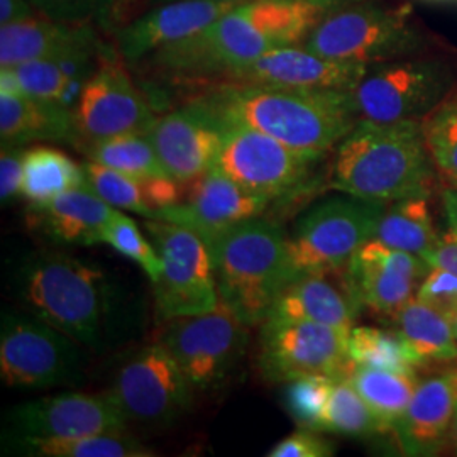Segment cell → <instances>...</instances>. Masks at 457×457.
Wrapping results in <instances>:
<instances>
[{"mask_svg":"<svg viewBox=\"0 0 457 457\" xmlns=\"http://www.w3.org/2000/svg\"><path fill=\"white\" fill-rule=\"evenodd\" d=\"M146 134L164 171L185 185L215 166L224 126L207 109L190 100L177 111L156 115Z\"/></svg>","mask_w":457,"mask_h":457,"instance_id":"obj_17","label":"cell"},{"mask_svg":"<svg viewBox=\"0 0 457 457\" xmlns=\"http://www.w3.org/2000/svg\"><path fill=\"white\" fill-rule=\"evenodd\" d=\"M453 439H454V447H456L457 451V407L456 415H454V424H453Z\"/></svg>","mask_w":457,"mask_h":457,"instance_id":"obj_45","label":"cell"},{"mask_svg":"<svg viewBox=\"0 0 457 457\" xmlns=\"http://www.w3.org/2000/svg\"><path fill=\"white\" fill-rule=\"evenodd\" d=\"M422 122L436 168L457 187V97L445 98Z\"/></svg>","mask_w":457,"mask_h":457,"instance_id":"obj_36","label":"cell"},{"mask_svg":"<svg viewBox=\"0 0 457 457\" xmlns=\"http://www.w3.org/2000/svg\"><path fill=\"white\" fill-rule=\"evenodd\" d=\"M385 202L334 195L312 205L288 236L295 277L345 268L361 245L375 239Z\"/></svg>","mask_w":457,"mask_h":457,"instance_id":"obj_6","label":"cell"},{"mask_svg":"<svg viewBox=\"0 0 457 457\" xmlns=\"http://www.w3.org/2000/svg\"><path fill=\"white\" fill-rule=\"evenodd\" d=\"M37 14L31 0H0V26Z\"/></svg>","mask_w":457,"mask_h":457,"instance_id":"obj_44","label":"cell"},{"mask_svg":"<svg viewBox=\"0 0 457 457\" xmlns=\"http://www.w3.org/2000/svg\"><path fill=\"white\" fill-rule=\"evenodd\" d=\"M247 328L220 300L211 312L166 320L160 343L195 392L219 386L245 354Z\"/></svg>","mask_w":457,"mask_h":457,"instance_id":"obj_12","label":"cell"},{"mask_svg":"<svg viewBox=\"0 0 457 457\" xmlns=\"http://www.w3.org/2000/svg\"><path fill=\"white\" fill-rule=\"evenodd\" d=\"M445 228L439 234V243L430 254L428 264L441 266L457 273V187L442 195Z\"/></svg>","mask_w":457,"mask_h":457,"instance_id":"obj_41","label":"cell"},{"mask_svg":"<svg viewBox=\"0 0 457 457\" xmlns=\"http://www.w3.org/2000/svg\"><path fill=\"white\" fill-rule=\"evenodd\" d=\"M31 211L33 220L49 239L79 245H104V236L117 212L88 185L70 190Z\"/></svg>","mask_w":457,"mask_h":457,"instance_id":"obj_24","label":"cell"},{"mask_svg":"<svg viewBox=\"0 0 457 457\" xmlns=\"http://www.w3.org/2000/svg\"><path fill=\"white\" fill-rule=\"evenodd\" d=\"M158 4H162V2H170V0H156ZM222 2H245V0H222Z\"/></svg>","mask_w":457,"mask_h":457,"instance_id":"obj_46","label":"cell"},{"mask_svg":"<svg viewBox=\"0 0 457 457\" xmlns=\"http://www.w3.org/2000/svg\"><path fill=\"white\" fill-rule=\"evenodd\" d=\"M41 16L68 22V24H94L105 16L111 0H31Z\"/></svg>","mask_w":457,"mask_h":457,"instance_id":"obj_40","label":"cell"},{"mask_svg":"<svg viewBox=\"0 0 457 457\" xmlns=\"http://www.w3.org/2000/svg\"><path fill=\"white\" fill-rule=\"evenodd\" d=\"M336 378L337 376L312 375L288 381L287 405L298 425L319 430Z\"/></svg>","mask_w":457,"mask_h":457,"instance_id":"obj_38","label":"cell"},{"mask_svg":"<svg viewBox=\"0 0 457 457\" xmlns=\"http://www.w3.org/2000/svg\"><path fill=\"white\" fill-rule=\"evenodd\" d=\"M390 204L381 215L376 239L428 262L441 234L436 228L428 198L413 195Z\"/></svg>","mask_w":457,"mask_h":457,"instance_id":"obj_27","label":"cell"},{"mask_svg":"<svg viewBox=\"0 0 457 457\" xmlns=\"http://www.w3.org/2000/svg\"><path fill=\"white\" fill-rule=\"evenodd\" d=\"M415 298L453 320L457 315V273L441 266H430Z\"/></svg>","mask_w":457,"mask_h":457,"instance_id":"obj_39","label":"cell"},{"mask_svg":"<svg viewBox=\"0 0 457 457\" xmlns=\"http://www.w3.org/2000/svg\"><path fill=\"white\" fill-rule=\"evenodd\" d=\"M82 166L87 185L109 205H112L117 211L137 213L145 219L154 217V212L147 202L145 180L134 179L90 160Z\"/></svg>","mask_w":457,"mask_h":457,"instance_id":"obj_35","label":"cell"},{"mask_svg":"<svg viewBox=\"0 0 457 457\" xmlns=\"http://www.w3.org/2000/svg\"><path fill=\"white\" fill-rule=\"evenodd\" d=\"M26 146H2L0 153V200L11 204L21 195Z\"/></svg>","mask_w":457,"mask_h":457,"instance_id":"obj_43","label":"cell"},{"mask_svg":"<svg viewBox=\"0 0 457 457\" xmlns=\"http://www.w3.org/2000/svg\"><path fill=\"white\" fill-rule=\"evenodd\" d=\"M7 70L12 71L21 94L46 102H58L70 109L75 107L85 85L68 75L62 58L33 60Z\"/></svg>","mask_w":457,"mask_h":457,"instance_id":"obj_33","label":"cell"},{"mask_svg":"<svg viewBox=\"0 0 457 457\" xmlns=\"http://www.w3.org/2000/svg\"><path fill=\"white\" fill-rule=\"evenodd\" d=\"M104 48L94 24H68L34 14L0 26V68Z\"/></svg>","mask_w":457,"mask_h":457,"instance_id":"obj_23","label":"cell"},{"mask_svg":"<svg viewBox=\"0 0 457 457\" xmlns=\"http://www.w3.org/2000/svg\"><path fill=\"white\" fill-rule=\"evenodd\" d=\"M17 292L26 311L75 343H102L107 285L97 266L65 253L34 254L17 275Z\"/></svg>","mask_w":457,"mask_h":457,"instance_id":"obj_4","label":"cell"},{"mask_svg":"<svg viewBox=\"0 0 457 457\" xmlns=\"http://www.w3.org/2000/svg\"><path fill=\"white\" fill-rule=\"evenodd\" d=\"M349 379L373 411L381 432L395 430L419 386L415 371L403 373L354 364Z\"/></svg>","mask_w":457,"mask_h":457,"instance_id":"obj_29","label":"cell"},{"mask_svg":"<svg viewBox=\"0 0 457 457\" xmlns=\"http://www.w3.org/2000/svg\"><path fill=\"white\" fill-rule=\"evenodd\" d=\"M224 139L215 170L245 190L271 202L292 198L307 190L320 158L295 151L264 132L222 124Z\"/></svg>","mask_w":457,"mask_h":457,"instance_id":"obj_11","label":"cell"},{"mask_svg":"<svg viewBox=\"0 0 457 457\" xmlns=\"http://www.w3.org/2000/svg\"><path fill=\"white\" fill-rule=\"evenodd\" d=\"M262 326L258 366L264 379L349 375V334L341 328L307 320H264Z\"/></svg>","mask_w":457,"mask_h":457,"instance_id":"obj_14","label":"cell"},{"mask_svg":"<svg viewBox=\"0 0 457 457\" xmlns=\"http://www.w3.org/2000/svg\"><path fill=\"white\" fill-rule=\"evenodd\" d=\"M145 228L163 262L154 283L160 319L166 322L213 311L220 298L207 243L194 230L162 219H147Z\"/></svg>","mask_w":457,"mask_h":457,"instance_id":"obj_9","label":"cell"},{"mask_svg":"<svg viewBox=\"0 0 457 457\" xmlns=\"http://www.w3.org/2000/svg\"><path fill=\"white\" fill-rule=\"evenodd\" d=\"M14 449L34 457H153L156 453L126 434H98L70 439L12 437Z\"/></svg>","mask_w":457,"mask_h":457,"instance_id":"obj_30","label":"cell"},{"mask_svg":"<svg viewBox=\"0 0 457 457\" xmlns=\"http://www.w3.org/2000/svg\"><path fill=\"white\" fill-rule=\"evenodd\" d=\"M334 445L313 428H300L268 453L270 457H330L334 456Z\"/></svg>","mask_w":457,"mask_h":457,"instance_id":"obj_42","label":"cell"},{"mask_svg":"<svg viewBox=\"0 0 457 457\" xmlns=\"http://www.w3.org/2000/svg\"><path fill=\"white\" fill-rule=\"evenodd\" d=\"M83 153L90 162L109 166L139 180L170 177L164 171L163 164L146 132H134L104 139L85 147Z\"/></svg>","mask_w":457,"mask_h":457,"instance_id":"obj_31","label":"cell"},{"mask_svg":"<svg viewBox=\"0 0 457 457\" xmlns=\"http://www.w3.org/2000/svg\"><path fill=\"white\" fill-rule=\"evenodd\" d=\"M434 166L422 120L360 119L336 147L330 187L347 195L390 204L427 195Z\"/></svg>","mask_w":457,"mask_h":457,"instance_id":"obj_2","label":"cell"},{"mask_svg":"<svg viewBox=\"0 0 457 457\" xmlns=\"http://www.w3.org/2000/svg\"><path fill=\"white\" fill-rule=\"evenodd\" d=\"M2 146H26L49 141L79 147L73 109L24 94H0Z\"/></svg>","mask_w":457,"mask_h":457,"instance_id":"obj_25","label":"cell"},{"mask_svg":"<svg viewBox=\"0 0 457 457\" xmlns=\"http://www.w3.org/2000/svg\"><path fill=\"white\" fill-rule=\"evenodd\" d=\"M347 353L354 366L403 373L417 368L400 336L376 327H354L349 332Z\"/></svg>","mask_w":457,"mask_h":457,"instance_id":"obj_34","label":"cell"},{"mask_svg":"<svg viewBox=\"0 0 457 457\" xmlns=\"http://www.w3.org/2000/svg\"><path fill=\"white\" fill-rule=\"evenodd\" d=\"M370 65L330 60L305 45H292L264 53L215 82L245 83L279 88L353 90Z\"/></svg>","mask_w":457,"mask_h":457,"instance_id":"obj_19","label":"cell"},{"mask_svg":"<svg viewBox=\"0 0 457 457\" xmlns=\"http://www.w3.org/2000/svg\"><path fill=\"white\" fill-rule=\"evenodd\" d=\"M75 341L31 315L7 311L0 324V376L11 388L46 390L83 379Z\"/></svg>","mask_w":457,"mask_h":457,"instance_id":"obj_7","label":"cell"},{"mask_svg":"<svg viewBox=\"0 0 457 457\" xmlns=\"http://www.w3.org/2000/svg\"><path fill=\"white\" fill-rule=\"evenodd\" d=\"M104 245H111L119 254L136 262L153 283L158 281L163 271V262L151 239L147 241L134 219L117 211L104 236Z\"/></svg>","mask_w":457,"mask_h":457,"instance_id":"obj_37","label":"cell"},{"mask_svg":"<svg viewBox=\"0 0 457 457\" xmlns=\"http://www.w3.org/2000/svg\"><path fill=\"white\" fill-rule=\"evenodd\" d=\"M303 45L330 60L371 66L411 58L425 39L407 5L361 0L324 17Z\"/></svg>","mask_w":457,"mask_h":457,"instance_id":"obj_5","label":"cell"},{"mask_svg":"<svg viewBox=\"0 0 457 457\" xmlns=\"http://www.w3.org/2000/svg\"><path fill=\"white\" fill-rule=\"evenodd\" d=\"M237 4L222 0L162 2L119 29L115 49L128 65L139 63L156 51L205 29Z\"/></svg>","mask_w":457,"mask_h":457,"instance_id":"obj_20","label":"cell"},{"mask_svg":"<svg viewBox=\"0 0 457 457\" xmlns=\"http://www.w3.org/2000/svg\"><path fill=\"white\" fill-rule=\"evenodd\" d=\"M87 185L82 164L51 146L26 147L21 195L36 209L56 196Z\"/></svg>","mask_w":457,"mask_h":457,"instance_id":"obj_28","label":"cell"},{"mask_svg":"<svg viewBox=\"0 0 457 457\" xmlns=\"http://www.w3.org/2000/svg\"><path fill=\"white\" fill-rule=\"evenodd\" d=\"M194 392L180 364L158 341L119 364L107 393L128 422L162 428L190 410Z\"/></svg>","mask_w":457,"mask_h":457,"instance_id":"obj_10","label":"cell"},{"mask_svg":"<svg viewBox=\"0 0 457 457\" xmlns=\"http://www.w3.org/2000/svg\"><path fill=\"white\" fill-rule=\"evenodd\" d=\"M192 100L220 124L264 132L295 151L320 160L360 120L351 90L209 82Z\"/></svg>","mask_w":457,"mask_h":457,"instance_id":"obj_1","label":"cell"},{"mask_svg":"<svg viewBox=\"0 0 457 457\" xmlns=\"http://www.w3.org/2000/svg\"><path fill=\"white\" fill-rule=\"evenodd\" d=\"M454 70L442 60L403 58L371 65L351 90L360 119L424 120L447 98Z\"/></svg>","mask_w":457,"mask_h":457,"instance_id":"obj_8","label":"cell"},{"mask_svg":"<svg viewBox=\"0 0 457 457\" xmlns=\"http://www.w3.org/2000/svg\"><path fill=\"white\" fill-rule=\"evenodd\" d=\"M209 249L219 298L245 326L262 324L295 277L285 230L256 217L226 230Z\"/></svg>","mask_w":457,"mask_h":457,"instance_id":"obj_3","label":"cell"},{"mask_svg":"<svg viewBox=\"0 0 457 457\" xmlns=\"http://www.w3.org/2000/svg\"><path fill=\"white\" fill-rule=\"evenodd\" d=\"M7 422L17 437L70 439L98 434H126V417L109 393L66 392L19 403Z\"/></svg>","mask_w":457,"mask_h":457,"instance_id":"obj_15","label":"cell"},{"mask_svg":"<svg viewBox=\"0 0 457 457\" xmlns=\"http://www.w3.org/2000/svg\"><path fill=\"white\" fill-rule=\"evenodd\" d=\"M430 264L407 251L371 239L345 264V275L360 305L395 317L428 273Z\"/></svg>","mask_w":457,"mask_h":457,"instance_id":"obj_18","label":"cell"},{"mask_svg":"<svg viewBox=\"0 0 457 457\" xmlns=\"http://www.w3.org/2000/svg\"><path fill=\"white\" fill-rule=\"evenodd\" d=\"M181 187L180 202L164 209L154 219L194 230L207 245L228 228L262 217L273 204L266 196L245 190L215 168Z\"/></svg>","mask_w":457,"mask_h":457,"instance_id":"obj_16","label":"cell"},{"mask_svg":"<svg viewBox=\"0 0 457 457\" xmlns=\"http://www.w3.org/2000/svg\"><path fill=\"white\" fill-rule=\"evenodd\" d=\"M73 114L80 151L115 136L147 132L156 119L117 49H105L97 70L83 85Z\"/></svg>","mask_w":457,"mask_h":457,"instance_id":"obj_13","label":"cell"},{"mask_svg":"<svg viewBox=\"0 0 457 457\" xmlns=\"http://www.w3.org/2000/svg\"><path fill=\"white\" fill-rule=\"evenodd\" d=\"M319 432H332L349 437H366L379 434L381 428L373 411L361 398L349 375L337 376L320 417Z\"/></svg>","mask_w":457,"mask_h":457,"instance_id":"obj_32","label":"cell"},{"mask_svg":"<svg viewBox=\"0 0 457 457\" xmlns=\"http://www.w3.org/2000/svg\"><path fill=\"white\" fill-rule=\"evenodd\" d=\"M124 2H131V0H124Z\"/></svg>","mask_w":457,"mask_h":457,"instance_id":"obj_48","label":"cell"},{"mask_svg":"<svg viewBox=\"0 0 457 457\" xmlns=\"http://www.w3.org/2000/svg\"><path fill=\"white\" fill-rule=\"evenodd\" d=\"M341 270L302 273L278 295L266 320H307L351 332L360 312L347 275Z\"/></svg>","mask_w":457,"mask_h":457,"instance_id":"obj_21","label":"cell"},{"mask_svg":"<svg viewBox=\"0 0 457 457\" xmlns=\"http://www.w3.org/2000/svg\"><path fill=\"white\" fill-rule=\"evenodd\" d=\"M396 334L409 349L417 368L447 364L457 360V337L453 320L415 296L395 315Z\"/></svg>","mask_w":457,"mask_h":457,"instance_id":"obj_26","label":"cell"},{"mask_svg":"<svg viewBox=\"0 0 457 457\" xmlns=\"http://www.w3.org/2000/svg\"><path fill=\"white\" fill-rule=\"evenodd\" d=\"M457 407V368L419 383L409 409L395 427L407 456H434L453 432Z\"/></svg>","mask_w":457,"mask_h":457,"instance_id":"obj_22","label":"cell"},{"mask_svg":"<svg viewBox=\"0 0 457 457\" xmlns=\"http://www.w3.org/2000/svg\"><path fill=\"white\" fill-rule=\"evenodd\" d=\"M453 327H454V332H456V337H457V315L453 319Z\"/></svg>","mask_w":457,"mask_h":457,"instance_id":"obj_47","label":"cell"}]
</instances>
